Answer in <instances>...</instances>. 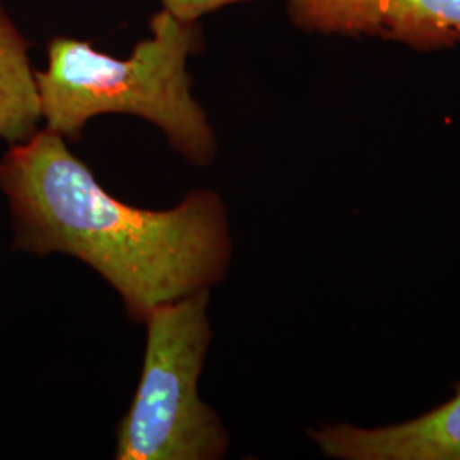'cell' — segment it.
Here are the masks:
<instances>
[{
  "instance_id": "cell-2",
  "label": "cell",
  "mask_w": 460,
  "mask_h": 460,
  "mask_svg": "<svg viewBox=\"0 0 460 460\" xmlns=\"http://www.w3.org/2000/svg\"><path fill=\"white\" fill-rule=\"evenodd\" d=\"M148 30L125 58L89 40L49 38L47 66L36 68L41 123L66 142H79L98 116H137L164 133L184 161L207 167L217 155V135L193 96L188 70L205 49L201 22H182L159 9Z\"/></svg>"
},
{
  "instance_id": "cell-7",
  "label": "cell",
  "mask_w": 460,
  "mask_h": 460,
  "mask_svg": "<svg viewBox=\"0 0 460 460\" xmlns=\"http://www.w3.org/2000/svg\"><path fill=\"white\" fill-rule=\"evenodd\" d=\"M161 9L172 14L182 22H201L205 16L229 7L234 4H243L251 0H159Z\"/></svg>"
},
{
  "instance_id": "cell-3",
  "label": "cell",
  "mask_w": 460,
  "mask_h": 460,
  "mask_svg": "<svg viewBox=\"0 0 460 460\" xmlns=\"http://www.w3.org/2000/svg\"><path fill=\"white\" fill-rule=\"evenodd\" d=\"M210 290L157 305L144 319L147 343L137 393L116 429V460H218L229 435L199 397L212 341Z\"/></svg>"
},
{
  "instance_id": "cell-6",
  "label": "cell",
  "mask_w": 460,
  "mask_h": 460,
  "mask_svg": "<svg viewBox=\"0 0 460 460\" xmlns=\"http://www.w3.org/2000/svg\"><path fill=\"white\" fill-rule=\"evenodd\" d=\"M41 128L30 43L0 0V140L22 142Z\"/></svg>"
},
{
  "instance_id": "cell-1",
  "label": "cell",
  "mask_w": 460,
  "mask_h": 460,
  "mask_svg": "<svg viewBox=\"0 0 460 460\" xmlns=\"http://www.w3.org/2000/svg\"><path fill=\"white\" fill-rule=\"evenodd\" d=\"M0 193L14 251L77 258L115 288L132 321L212 290L227 273L229 220L217 193L193 191L167 210L123 203L47 127L0 157Z\"/></svg>"
},
{
  "instance_id": "cell-5",
  "label": "cell",
  "mask_w": 460,
  "mask_h": 460,
  "mask_svg": "<svg viewBox=\"0 0 460 460\" xmlns=\"http://www.w3.org/2000/svg\"><path fill=\"white\" fill-rule=\"evenodd\" d=\"M319 450L340 460H460V382L435 410L387 427L324 425L309 431Z\"/></svg>"
},
{
  "instance_id": "cell-4",
  "label": "cell",
  "mask_w": 460,
  "mask_h": 460,
  "mask_svg": "<svg viewBox=\"0 0 460 460\" xmlns=\"http://www.w3.org/2000/svg\"><path fill=\"white\" fill-rule=\"evenodd\" d=\"M288 16L307 33L372 34L421 51L460 41V0H288Z\"/></svg>"
}]
</instances>
